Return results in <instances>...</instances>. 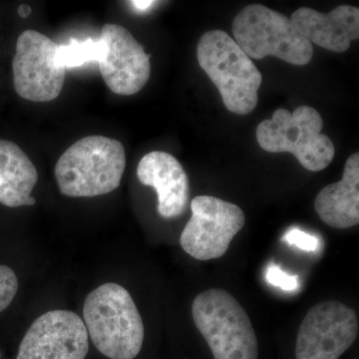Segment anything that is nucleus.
<instances>
[{
  "label": "nucleus",
  "mask_w": 359,
  "mask_h": 359,
  "mask_svg": "<svg viewBox=\"0 0 359 359\" xmlns=\"http://www.w3.org/2000/svg\"><path fill=\"white\" fill-rule=\"evenodd\" d=\"M266 282L273 287H280L285 292H294L299 290V280L297 276H290L283 271L276 264H271L266 269Z\"/></svg>",
  "instance_id": "nucleus-18"
},
{
  "label": "nucleus",
  "mask_w": 359,
  "mask_h": 359,
  "mask_svg": "<svg viewBox=\"0 0 359 359\" xmlns=\"http://www.w3.org/2000/svg\"><path fill=\"white\" fill-rule=\"evenodd\" d=\"M89 335L73 311L55 309L40 316L21 341L16 359H85Z\"/></svg>",
  "instance_id": "nucleus-10"
},
{
  "label": "nucleus",
  "mask_w": 359,
  "mask_h": 359,
  "mask_svg": "<svg viewBox=\"0 0 359 359\" xmlns=\"http://www.w3.org/2000/svg\"><path fill=\"white\" fill-rule=\"evenodd\" d=\"M18 292V276L13 269L0 264V313L11 306Z\"/></svg>",
  "instance_id": "nucleus-17"
},
{
  "label": "nucleus",
  "mask_w": 359,
  "mask_h": 359,
  "mask_svg": "<svg viewBox=\"0 0 359 359\" xmlns=\"http://www.w3.org/2000/svg\"><path fill=\"white\" fill-rule=\"evenodd\" d=\"M105 46L100 39H86L79 41L71 39L68 44L58 45L56 61L65 69L80 67L88 62H99L102 58Z\"/></svg>",
  "instance_id": "nucleus-16"
},
{
  "label": "nucleus",
  "mask_w": 359,
  "mask_h": 359,
  "mask_svg": "<svg viewBox=\"0 0 359 359\" xmlns=\"http://www.w3.org/2000/svg\"><path fill=\"white\" fill-rule=\"evenodd\" d=\"M197 57L226 109L237 115L254 111L263 76L233 37L223 30L205 32L198 43Z\"/></svg>",
  "instance_id": "nucleus-3"
},
{
  "label": "nucleus",
  "mask_w": 359,
  "mask_h": 359,
  "mask_svg": "<svg viewBox=\"0 0 359 359\" xmlns=\"http://www.w3.org/2000/svg\"><path fill=\"white\" fill-rule=\"evenodd\" d=\"M137 176L143 185L157 192L161 217L173 219L184 214L189 201V179L174 156L161 151L149 153L139 162Z\"/></svg>",
  "instance_id": "nucleus-12"
},
{
  "label": "nucleus",
  "mask_w": 359,
  "mask_h": 359,
  "mask_svg": "<svg viewBox=\"0 0 359 359\" xmlns=\"http://www.w3.org/2000/svg\"><path fill=\"white\" fill-rule=\"evenodd\" d=\"M125 168L121 142L95 135L75 142L61 155L55 178L61 194L67 197H97L120 186Z\"/></svg>",
  "instance_id": "nucleus-2"
},
{
  "label": "nucleus",
  "mask_w": 359,
  "mask_h": 359,
  "mask_svg": "<svg viewBox=\"0 0 359 359\" xmlns=\"http://www.w3.org/2000/svg\"><path fill=\"white\" fill-rule=\"evenodd\" d=\"M283 240L290 245H295L299 249L306 252H316L320 247V241L316 236L309 235L299 229H290L285 233Z\"/></svg>",
  "instance_id": "nucleus-19"
},
{
  "label": "nucleus",
  "mask_w": 359,
  "mask_h": 359,
  "mask_svg": "<svg viewBox=\"0 0 359 359\" xmlns=\"http://www.w3.org/2000/svg\"><path fill=\"white\" fill-rule=\"evenodd\" d=\"M192 313L215 359L259 358L252 321L230 292L221 289L201 292L193 302Z\"/></svg>",
  "instance_id": "nucleus-4"
},
{
  "label": "nucleus",
  "mask_w": 359,
  "mask_h": 359,
  "mask_svg": "<svg viewBox=\"0 0 359 359\" xmlns=\"http://www.w3.org/2000/svg\"><path fill=\"white\" fill-rule=\"evenodd\" d=\"M18 13L21 18H29L30 14H32V7L27 6V4H21V6L18 7Z\"/></svg>",
  "instance_id": "nucleus-21"
},
{
  "label": "nucleus",
  "mask_w": 359,
  "mask_h": 359,
  "mask_svg": "<svg viewBox=\"0 0 359 359\" xmlns=\"http://www.w3.org/2000/svg\"><path fill=\"white\" fill-rule=\"evenodd\" d=\"M0 358H1V353H0Z\"/></svg>",
  "instance_id": "nucleus-22"
},
{
  "label": "nucleus",
  "mask_w": 359,
  "mask_h": 359,
  "mask_svg": "<svg viewBox=\"0 0 359 359\" xmlns=\"http://www.w3.org/2000/svg\"><path fill=\"white\" fill-rule=\"evenodd\" d=\"M37 181L36 168L20 146L0 140V204L9 208L35 205L32 193Z\"/></svg>",
  "instance_id": "nucleus-15"
},
{
  "label": "nucleus",
  "mask_w": 359,
  "mask_h": 359,
  "mask_svg": "<svg viewBox=\"0 0 359 359\" xmlns=\"http://www.w3.org/2000/svg\"><path fill=\"white\" fill-rule=\"evenodd\" d=\"M84 325L99 353L110 359H134L140 353L145 328L128 290L107 283L90 292Z\"/></svg>",
  "instance_id": "nucleus-1"
},
{
  "label": "nucleus",
  "mask_w": 359,
  "mask_h": 359,
  "mask_svg": "<svg viewBox=\"0 0 359 359\" xmlns=\"http://www.w3.org/2000/svg\"><path fill=\"white\" fill-rule=\"evenodd\" d=\"M304 39L330 51L342 53L359 39V9L339 6L332 13H323L302 7L290 18Z\"/></svg>",
  "instance_id": "nucleus-13"
},
{
  "label": "nucleus",
  "mask_w": 359,
  "mask_h": 359,
  "mask_svg": "<svg viewBox=\"0 0 359 359\" xmlns=\"http://www.w3.org/2000/svg\"><path fill=\"white\" fill-rule=\"evenodd\" d=\"M323 127V118L313 107L301 106L292 113L280 108L271 119L259 123L257 140L266 152L290 153L309 171L320 172L335 154L334 143L321 133Z\"/></svg>",
  "instance_id": "nucleus-5"
},
{
  "label": "nucleus",
  "mask_w": 359,
  "mask_h": 359,
  "mask_svg": "<svg viewBox=\"0 0 359 359\" xmlns=\"http://www.w3.org/2000/svg\"><path fill=\"white\" fill-rule=\"evenodd\" d=\"M321 221L334 229H348L359 223V154L351 155L339 182L321 189L314 200Z\"/></svg>",
  "instance_id": "nucleus-14"
},
{
  "label": "nucleus",
  "mask_w": 359,
  "mask_h": 359,
  "mask_svg": "<svg viewBox=\"0 0 359 359\" xmlns=\"http://www.w3.org/2000/svg\"><path fill=\"white\" fill-rule=\"evenodd\" d=\"M129 4L137 13H145L151 7L154 6L157 2L153 1V0H133V1H130Z\"/></svg>",
  "instance_id": "nucleus-20"
},
{
  "label": "nucleus",
  "mask_w": 359,
  "mask_h": 359,
  "mask_svg": "<svg viewBox=\"0 0 359 359\" xmlns=\"http://www.w3.org/2000/svg\"><path fill=\"white\" fill-rule=\"evenodd\" d=\"M191 210L192 218L180 237L182 249L199 261L223 257L233 238L244 228V211L237 205L212 196L194 198Z\"/></svg>",
  "instance_id": "nucleus-7"
},
{
  "label": "nucleus",
  "mask_w": 359,
  "mask_h": 359,
  "mask_svg": "<svg viewBox=\"0 0 359 359\" xmlns=\"http://www.w3.org/2000/svg\"><path fill=\"white\" fill-rule=\"evenodd\" d=\"M235 41L250 59L268 56L290 65L311 62L313 46L287 16L262 4L245 6L233 22Z\"/></svg>",
  "instance_id": "nucleus-6"
},
{
  "label": "nucleus",
  "mask_w": 359,
  "mask_h": 359,
  "mask_svg": "<svg viewBox=\"0 0 359 359\" xmlns=\"http://www.w3.org/2000/svg\"><path fill=\"white\" fill-rule=\"evenodd\" d=\"M58 44L35 30L18 36L13 61L16 93L32 102H49L57 98L65 82L66 69L56 61Z\"/></svg>",
  "instance_id": "nucleus-8"
},
{
  "label": "nucleus",
  "mask_w": 359,
  "mask_h": 359,
  "mask_svg": "<svg viewBox=\"0 0 359 359\" xmlns=\"http://www.w3.org/2000/svg\"><path fill=\"white\" fill-rule=\"evenodd\" d=\"M355 313L339 302H320L302 320L297 334V359H339L358 337Z\"/></svg>",
  "instance_id": "nucleus-9"
},
{
  "label": "nucleus",
  "mask_w": 359,
  "mask_h": 359,
  "mask_svg": "<svg viewBox=\"0 0 359 359\" xmlns=\"http://www.w3.org/2000/svg\"><path fill=\"white\" fill-rule=\"evenodd\" d=\"M99 39L105 46L99 69L108 88L124 96L140 92L150 78V54L121 25H104Z\"/></svg>",
  "instance_id": "nucleus-11"
}]
</instances>
